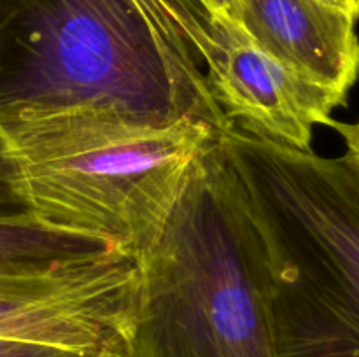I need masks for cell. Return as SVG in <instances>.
<instances>
[{
    "instance_id": "cell-1",
    "label": "cell",
    "mask_w": 359,
    "mask_h": 357,
    "mask_svg": "<svg viewBox=\"0 0 359 357\" xmlns=\"http://www.w3.org/2000/svg\"><path fill=\"white\" fill-rule=\"evenodd\" d=\"M209 18L132 0H0V125L111 119L139 128L231 126L203 65Z\"/></svg>"
},
{
    "instance_id": "cell-2",
    "label": "cell",
    "mask_w": 359,
    "mask_h": 357,
    "mask_svg": "<svg viewBox=\"0 0 359 357\" xmlns=\"http://www.w3.org/2000/svg\"><path fill=\"white\" fill-rule=\"evenodd\" d=\"M258 240L277 357H359V175L231 125L216 139Z\"/></svg>"
},
{
    "instance_id": "cell-3",
    "label": "cell",
    "mask_w": 359,
    "mask_h": 357,
    "mask_svg": "<svg viewBox=\"0 0 359 357\" xmlns=\"http://www.w3.org/2000/svg\"><path fill=\"white\" fill-rule=\"evenodd\" d=\"M216 139L193 122L151 130L70 115L0 125V181L46 226L139 259Z\"/></svg>"
},
{
    "instance_id": "cell-4",
    "label": "cell",
    "mask_w": 359,
    "mask_h": 357,
    "mask_svg": "<svg viewBox=\"0 0 359 357\" xmlns=\"http://www.w3.org/2000/svg\"><path fill=\"white\" fill-rule=\"evenodd\" d=\"M137 265L125 357H277L258 240L216 140Z\"/></svg>"
},
{
    "instance_id": "cell-5",
    "label": "cell",
    "mask_w": 359,
    "mask_h": 357,
    "mask_svg": "<svg viewBox=\"0 0 359 357\" xmlns=\"http://www.w3.org/2000/svg\"><path fill=\"white\" fill-rule=\"evenodd\" d=\"M139 286L133 258L111 251L32 275H0V338L125 357Z\"/></svg>"
},
{
    "instance_id": "cell-6",
    "label": "cell",
    "mask_w": 359,
    "mask_h": 357,
    "mask_svg": "<svg viewBox=\"0 0 359 357\" xmlns=\"http://www.w3.org/2000/svg\"><path fill=\"white\" fill-rule=\"evenodd\" d=\"M203 65L231 125L294 149H312L316 126H330L347 102L263 51L237 23L209 18Z\"/></svg>"
},
{
    "instance_id": "cell-7",
    "label": "cell",
    "mask_w": 359,
    "mask_h": 357,
    "mask_svg": "<svg viewBox=\"0 0 359 357\" xmlns=\"http://www.w3.org/2000/svg\"><path fill=\"white\" fill-rule=\"evenodd\" d=\"M238 24L263 51L349 98L359 79L358 18L321 0H238Z\"/></svg>"
},
{
    "instance_id": "cell-8",
    "label": "cell",
    "mask_w": 359,
    "mask_h": 357,
    "mask_svg": "<svg viewBox=\"0 0 359 357\" xmlns=\"http://www.w3.org/2000/svg\"><path fill=\"white\" fill-rule=\"evenodd\" d=\"M111 245L46 226L34 214L0 216V275H32L107 254Z\"/></svg>"
},
{
    "instance_id": "cell-9",
    "label": "cell",
    "mask_w": 359,
    "mask_h": 357,
    "mask_svg": "<svg viewBox=\"0 0 359 357\" xmlns=\"http://www.w3.org/2000/svg\"><path fill=\"white\" fill-rule=\"evenodd\" d=\"M0 357H88L74 350L23 340L0 338Z\"/></svg>"
},
{
    "instance_id": "cell-10",
    "label": "cell",
    "mask_w": 359,
    "mask_h": 357,
    "mask_svg": "<svg viewBox=\"0 0 359 357\" xmlns=\"http://www.w3.org/2000/svg\"><path fill=\"white\" fill-rule=\"evenodd\" d=\"M330 128H333L342 136L344 144H346V154L344 156L349 160V163L353 164V168L359 175V119L354 122H340L333 119L330 122Z\"/></svg>"
},
{
    "instance_id": "cell-11",
    "label": "cell",
    "mask_w": 359,
    "mask_h": 357,
    "mask_svg": "<svg viewBox=\"0 0 359 357\" xmlns=\"http://www.w3.org/2000/svg\"><path fill=\"white\" fill-rule=\"evenodd\" d=\"M210 20L241 23V4L238 0H196Z\"/></svg>"
},
{
    "instance_id": "cell-12",
    "label": "cell",
    "mask_w": 359,
    "mask_h": 357,
    "mask_svg": "<svg viewBox=\"0 0 359 357\" xmlns=\"http://www.w3.org/2000/svg\"><path fill=\"white\" fill-rule=\"evenodd\" d=\"M21 210L23 209L20 206V203L14 200L7 186L0 181V216H9V214L21 212Z\"/></svg>"
},
{
    "instance_id": "cell-13",
    "label": "cell",
    "mask_w": 359,
    "mask_h": 357,
    "mask_svg": "<svg viewBox=\"0 0 359 357\" xmlns=\"http://www.w3.org/2000/svg\"><path fill=\"white\" fill-rule=\"evenodd\" d=\"M321 2L328 4V6H332V7H337V9L346 10V13H351V14H353V16H354L353 7H351L349 0H321ZM354 18H356V16H354Z\"/></svg>"
},
{
    "instance_id": "cell-14",
    "label": "cell",
    "mask_w": 359,
    "mask_h": 357,
    "mask_svg": "<svg viewBox=\"0 0 359 357\" xmlns=\"http://www.w3.org/2000/svg\"><path fill=\"white\" fill-rule=\"evenodd\" d=\"M349 2H351V7H353L354 16L359 18V0H349Z\"/></svg>"
}]
</instances>
